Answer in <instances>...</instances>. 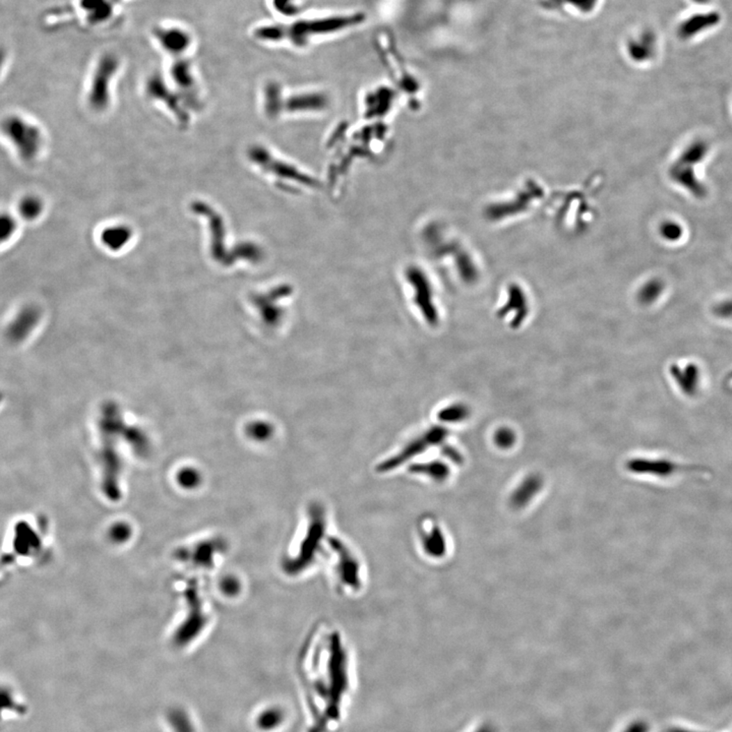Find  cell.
Here are the masks:
<instances>
[{
  "mask_svg": "<svg viewBox=\"0 0 732 732\" xmlns=\"http://www.w3.org/2000/svg\"><path fill=\"white\" fill-rule=\"evenodd\" d=\"M540 488L541 479L536 475H530L517 486L516 492L513 495L514 504L520 506H524V504L527 503L534 497L535 493L538 492Z\"/></svg>",
  "mask_w": 732,
  "mask_h": 732,
  "instance_id": "16",
  "label": "cell"
},
{
  "mask_svg": "<svg viewBox=\"0 0 732 732\" xmlns=\"http://www.w3.org/2000/svg\"><path fill=\"white\" fill-rule=\"evenodd\" d=\"M469 415H470V410L468 407L464 404L457 403L442 409L439 413V419L442 422H448V423H458V422L467 419Z\"/></svg>",
  "mask_w": 732,
  "mask_h": 732,
  "instance_id": "19",
  "label": "cell"
},
{
  "mask_svg": "<svg viewBox=\"0 0 732 732\" xmlns=\"http://www.w3.org/2000/svg\"><path fill=\"white\" fill-rule=\"evenodd\" d=\"M154 36L163 49L173 57L182 56L192 44L189 33L180 28L157 26L154 30Z\"/></svg>",
  "mask_w": 732,
  "mask_h": 732,
  "instance_id": "6",
  "label": "cell"
},
{
  "mask_svg": "<svg viewBox=\"0 0 732 732\" xmlns=\"http://www.w3.org/2000/svg\"><path fill=\"white\" fill-rule=\"evenodd\" d=\"M366 22L361 12L324 13L296 17L290 23L270 24L254 30L256 39L270 43H286L305 49L318 41L338 36L358 28Z\"/></svg>",
  "mask_w": 732,
  "mask_h": 732,
  "instance_id": "1",
  "label": "cell"
},
{
  "mask_svg": "<svg viewBox=\"0 0 732 732\" xmlns=\"http://www.w3.org/2000/svg\"><path fill=\"white\" fill-rule=\"evenodd\" d=\"M127 533L128 530L127 529V528L123 527V526H120V527L115 528V530H114V534L112 535H114V538L115 537V538L119 539V540H123V539H125V537L127 536Z\"/></svg>",
  "mask_w": 732,
  "mask_h": 732,
  "instance_id": "25",
  "label": "cell"
},
{
  "mask_svg": "<svg viewBox=\"0 0 732 732\" xmlns=\"http://www.w3.org/2000/svg\"><path fill=\"white\" fill-rule=\"evenodd\" d=\"M671 377L676 380L680 390L687 396H694L700 386V368L694 364H687L683 367L673 364L670 368Z\"/></svg>",
  "mask_w": 732,
  "mask_h": 732,
  "instance_id": "11",
  "label": "cell"
},
{
  "mask_svg": "<svg viewBox=\"0 0 732 732\" xmlns=\"http://www.w3.org/2000/svg\"><path fill=\"white\" fill-rule=\"evenodd\" d=\"M708 150L707 143L704 141H696L683 153L678 163L680 164L693 166L701 162L706 156Z\"/></svg>",
  "mask_w": 732,
  "mask_h": 732,
  "instance_id": "18",
  "label": "cell"
},
{
  "mask_svg": "<svg viewBox=\"0 0 732 732\" xmlns=\"http://www.w3.org/2000/svg\"><path fill=\"white\" fill-rule=\"evenodd\" d=\"M510 313H513L512 320L510 322L512 329L520 328L529 315L527 298L523 290L517 286L511 287L508 290V302L499 309L497 316L499 318H504Z\"/></svg>",
  "mask_w": 732,
  "mask_h": 732,
  "instance_id": "7",
  "label": "cell"
},
{
  "mask_svg": "<svg viewBox=\"0 0 732 732\" xmlns=\"http://www.w3.org/2000/svg\"><path fill=\"white\" fill-rule=\"evenodd\" d=\"M663 291V283L658 280H652L645 284L639 292L638 298L642 304L649 305L658 299Z\"/></svg>",
  "mask_w": 732,
  "mask_h": 732,
  "instance_id": "20",
  "label": "cell"
},
{
  "mask_svg": "<svg viewBox=\"0 0 732 732\" xmlns=\"http://www.w3.org/2000/svg\"><path fill=\"white\" fill-rule=\"evenodd\" d=\"M311 521H309V526H307L306 532L303 534L302 540L299 543V548H298V552L296 554V556L290 559L288 561L289 563V572L292 574H298L304 570V568L309 566L311 567L313 563H315L316 557L320 556L318 552H320L322 548V540L324 537H326V521L322 517V512L320 510L313 511L311 512Z\"/></svg>",
  "mask_w": 732,
  "mask_h": 732,
  "instance_id": "2",
  "label": "cell"
},
{
  "mask_svg": "<svg viewBox=\"0 0 732 732\" xmlns=\"http://www.w3.org/2000/svg\"><path fill=\"white\" fill-rule=\"evenodd\" d=\"M721 17L718 13H700L683 22L678 29V34L683 39H689L696 36L699 33L717 26Z\"/></svg>",
  "mask_w": 732,
  "mask_h": 732,
  "instance_id": "12",
  "label": "cell"
},
{
  "mask_svg": "<svg viewBox=\"0 0 732 732\" xmlns=\"http://www.w3.org/2000/svg\"><path fill=\"white\" fill-rule=\"evenodd\" d=\"M407 276H408L409 282L412 284L413 288L416 291L415 302L421 311L422 315L424 316L428 322L435 326L439 322V315H437V309L433 305V293H431L430 285L428 279L417 267H410Z\"/></svg>",
  "mask_w": 732,
  "mask_h": 732,
  "instance_id": "5",
  "label": "cell"
},
{
  "mask_svg": "<svg viewBox=\"0 0 732 732\" xmlns=\"http://www.w3.org/2000/svg\"><path fill=\"white\" fill-rule=\"evenodd\" d=\"M672 176L696 198H704L707 196L706 187L696 178L693 166L676 163L672 169Z\"/></svg>",
  "mask_w": 732,
  "mask_h": 732,
  "instance_id": "13",
  "label": "cell"
},
{
  "mask_svg": "<svg viewBox=\"0 0 732 732\" xmlns=\"http://www.w3.org/2000/svg\"><path fill=\"white\" fill-rule=\"evenodd\" d=\"M693 1L696 2V3H706L709 0H693Z\"/></svg>",
  "mask_w": 732,
  "mask_h": 732,
  "instance_id": "26",
  "label": "cell"
},
{
  "mask_svg": "<svg viewBox=\"0 0 732 732\" xmlns=\"http://www.w3.org/2000/svg\"><path fill=\"white\" fill-rule=\"evenodd\" d=\"M448 430H444V428H431V430L426 431L424 435H422L421 437L415 439L414 442H410L401 453L380 464L379 470L382 471V472H387V471L402 465L405 461H408V460L412 459L415 455L428 450V446L442 444L444 439L448 437Z\"/></svg>",
  "mask_w": 732,
  "mask_h": 732,
  "instance_id": "4",
  "label": "cell"
},
{
  "mask_svg": "<svg viewBox=\"0 0 732 732\" xmlns=\"http://www.w3.org/2000/svg\"><path fill=\"white\" fill-rule=\"evenodd\" d=\"M411 471L416 474L426 475L437 482L444 481L450 474L449 466L439 461L431 462V463L423 464V465L413 466Z\"/></svg>",
  "mask_w": 732,
  "mask_h": 732,
  "instance_id": "17",
  "label": "cell"
},
{
  "mask_svg": "<svg viewBox=\"0 0 732 732\" xmlns=\"http://www.w3.org/2000/svg\"><path fill=\"white\" fill-rule=\"evenodd\" d=\"M132 236V230L127 226L108 227L101 234L104 244L112 249L125 247Z\"/></svg>",
  "mask_w": 732,
  "mask_h": 732,
  "instance_id": "15",
  "label": "cell"
},
{
  "mask_svg": "<svg viewBox=\"0 0 732 732\" xmlns=\"http://www.w3.org/2000/svg\"><path fill=\"white\" fill-rule=\"evenodd\" d=\"M171 76L181 90L189 95H194L196 90V81L192 75V66L187 59L182 56L176 57V61L172 64Z\"/></svg>",
  "mask_w": 732,
  "mask_h": 732,
  "instance_id": "14",
  "label": "cell"
},
{
  "mask_svg": "<svg viewBox=\"0 0 732 732\" xmlns=\"http://www.w3.org/2000/svg\"><path fill=\"white\" fill-rule=\"evenodd\" d=\"M26 705L19 693L6 683H0V725L15 718L23 717Z\"/></svg>",
  "mask_w": 732,
  "mask_h": 732,
  "instance_id": "9",
  "label": "cell"
},
{
  "mask_svg": "<svg viewBox=\"0 0 732 732\" xmlns=\"http://www.w3.org/2000/svg\"><path fill=\"white\" fill-rule=\"evenodd\" d=\"M118 59L109 53L99 61L90 94L91 104L96 109H104L109 103L110 81L118 70Z\"/></svg>",
  "mask_w": 732,
  "mask_h": 732,
  "instance_id": "3",
  "label": "cell"
},
{
  "mask_svg": "<svg viewBox=\"0 0 732 732\" xmlns=\"http://www.w3.org/2000/svg\"><path fill=\"white\" fill-rule=\"evenodd\" d=\"M419 539L426 554L430 557L446 556V538L439 525L431 520H423L419 527Z\"/></svg>",
  "mask_w": 732,
  "mask_h": 732,
  "instance_id": "8",
  "label": "cell"
},
{
  "mask_svg": "<svg viewBox=\"0 0 732 732\" xmlns=\"http://www.w3.org/2000/svg\"><path fill=\"white\" fill-rule=\"evenodd\" d=\"M627 467L636 474L653 475L658 477H669L680 469L676 463L667 459H647L636 458L628 462Z\"/></svg>",
  "mask_w": 732,
  "mask_h": 732,
  "instance_id": "10",
  "label": "cell"
},
{
  "mask_svg": "<svg viewBox=\"0 0 732 732\" xmlns=\"http://www.w3.org/2000/svg\"><path fill=\"white\" fill-rule=\"evenodd\" d=\"M493 441L495 444L499 446V449H511L515 444H516L517 437L516 433L510 428L503 426L499 428V430L495 431V435H493Z\"/></svg>",
  "mask_w": 732,
  "mask_h": 732,
  "instance_id": "22",
  "label": "cell"
},
{
  "mask_svg": "<svg viewBox=\"0 0 732 732\" xmlns=\"http://www.w3.org/2000/svg\"><path fill=\"white\" fill-rule=\"evenodd\" d=\"M663 235L669 240H678L683 235V228L676 223H667L662 229Z\"/></svg>",
  "mask_w": 732,
  "mask_h": 732,
  "instance_id": "23",
  "label": "cell"
},
{
  "mask_svg": "<svg viewBox=\"0 0 732 732\" xmlns=\"http://www.w3.org/2000/svg\"><path fill=\"white\" fill-rule=\"evenodd\" d=\"M714 313L723 318H732V299L718 303L714 306Z\"/></svg>",
  "mask_w": 732,
  "mask_h": 732,
  "instance_id": "24",
  "label": "cell"
},
{
  "mask_svg": "<svg viewBox=\"0 0 732 732\" xmlns=\"http://www.w3.org/2000/svg\"><path fill=\"white\" fill-rule=\"evenodd\" d=\"M731 380H732V375H731Z\"/></svg>",
  "mask_w": 732,
  "mask_h": 732,
  "instance_id": "27",
  "label": "cell"
},
{
  "mask_svg": "<svg viewBox=\"0 0 732 732\" xmlns=\"http://www.w3.org/2000/svg\"><path fill=\"white\" fill-rule=\"evenodd\" d=\"M273 6L281 15L296 17L302 13V0H272Z\"/></svg>",
  "mask_w": 732,
  "mask_h": 732,
  "instance_id": "21",
  "label": "cell"
}]
</instances>
